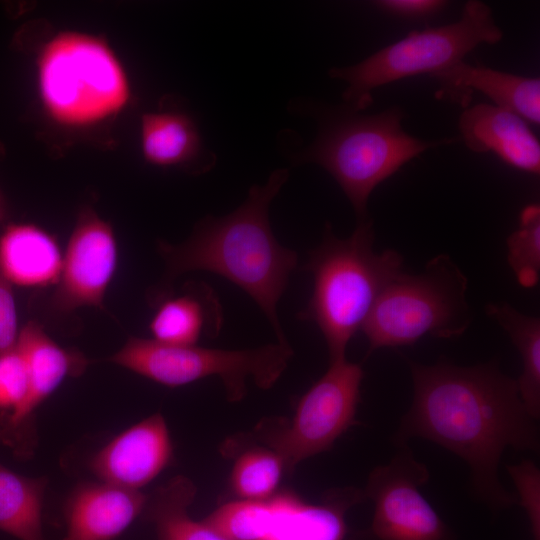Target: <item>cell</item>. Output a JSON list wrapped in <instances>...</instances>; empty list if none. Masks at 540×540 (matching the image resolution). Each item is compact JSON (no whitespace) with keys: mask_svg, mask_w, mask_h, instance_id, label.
Listing matches in <instances>:
<instances>
[{"mask_svg":"<svg viewBox=\"0 0 540 540\" xmlns=\"http://www.w3.org/2000/svg\"><path fill=\"white\" fill-rule=\"evenodd\" d=\"M62 263L63 253L58 242L37 225L9 224L0 235V272L13 286L55 285Z\"/></svg>","mask_w":540,"mask_h":540,"instance_id":"cell-19","label":"cell"},{"mask_svg":"<svg viewBox=\"0 0 540 540\" xmlns=\"http://www.w3.org/2000/svg\"><path fill=\"white\" fill-rule=\"evenodd\" d=\"M508 263L519 284L533 287L540 276V206L527 205L520 213L519 227L507 239Z\"/></svg>","mask_w":540,"mask_h":540,"instance_id":"cell-26","label":"cell"},{"mask_svg":"<svg viewBox=\"0 0 540 540\" xmlns=\"http://www.w3.org/2000/svg\"><path fill=\"white\" fill-rule=\"evenodd\" d=\"M322 116L316 139L297 162L323 167L349 199L357 221L370 219L368 200L380 183L422 152L454 141L411 136L402 128L405 114L399 107L361 115L345 105Z\"/></svg>","mask_w":540,"mask_h":540,"instance_id":"cell-4","label":"cell"},{"mask_svg":"<svg viewBox=\"0 0 540 540\" xmlns=\"http://www.w3.org/2000/svg\"><path fill=\"white\" fill-rule=\"evenodd\" d=\"M502 37L491 8L482 1L470 0L458 21L413 30L355 65L332 68L329 75L348 84L343 99L347 107L359 112L372 104L374 89L403 78L446 70L463 61L478 45L496 44Z\"/></svg>","mask_w":540,"mask_h":540,"instance_id":"cell-7","label":"cell"},{"mask_svg":"<svg viewBox=\"0 0 540 540\" xmlns=\"http://www.w3.org/2000/svg\"><path fill=\"white\" fill-rule=\"evenodd\" d=\"M364 372L346 358L330 362L327 371L301 396L294 415L259 438L276 452L285 470L329 450L355 422Z\"/></svg>","mask_w":540,"mask_h":540,"instance_id":"cell-9","label":"cell"},{"mask_svg":"<svg viewBox=\"0 0 540 540\" xmlns=\"http://www.w3.org/2000/svg\"><path fill=\"white\" fill-rule=\"evenodd\" d=\"M373 5L380 11L398 18L419 20L431 17L447 5L442 0H379Z\"/></svg>","mask_w":540,"mask_h":540,"instance_id":"cell-30","label":"cell"},{"mask_svg":"<svg viewBox=\"0 0 540 540\" xmlns=\"http://www.w3.org/2000/svg\"><path fill=\"white\" fill-rule=\"evenodd\" d=\"M277 169L263 185H254L233 212L207 216L180 244L159 241L165 272L155 294L158 301L171 292L173 281L192 271L215 273L245 291L270 323L277 342L288 343L278 316V303L295 270L298 255L273 234L269 208L288 179Z\"/></svg>","mask_w":540,"mask_h":540,"instance_id":"cell-2","label":"cell"},{"mask_svg":"<svg viewBox=\"0 0 540 540\" xmlns=\"http://www.w3.org/2000/svg\"><path fill=\"white\" fill-rule=\"evenodd\" d=\"M222 324V307L214 290L203 282H189L181 293L157 301L149 330L158 342L192 346L202 336H216Z\"/></svg>","mask_w":540,"mask_h":540,"instance_id":"cell-18","label":"cell"},{"mask_svg":"<svg viewBox=\"0 0 540 540\" xmlns=\"http://www.w3.org/2000/svg\"><path fill=\"white\" fill-rule=\"evenodd\" d=\"M46 479L30 478L0 463V530L19 540H45L42 506Z\"/></svg>","mask_w":540,"mask_h":540,"instance_id":"cell-23","label":"cell"},{"mask_svg":"<svg viewBox=\"0 0 540 540\" xmlns=\"http://www.w3.org/2000/svg\"><path fill=\"white\" fill-rule=\"evenodd\" d=\"M196 493L195 484L180 475L147 497L143 513L154 523L157 540H226L202 520L190 517L188 508Z\"/></svg>","mask_w":540,"mask_h":540,"instance_id":"cell-21","label":"cell"},{"mask_svg":"<svg viewBox=\"0 0 540 540\" xmlns=\"http://www.w3.org/2000/svg\"><path fill=\"white\" fill-rule=\"evenodd\" d=\"M517 489V503L525 510L533 540H540V472L531 460L508 466Z\"/></svg>","mask_w":540,"mask_h":540,"instance_id":"cell-27","label":"cell"},{"mask_svg":"<svg viewBox=\"0 0 540 540\" xmlns=\"http://www.w3.org/2000/svg\"><path fill=\"white\" fill-rule=\"evenodd\" d=\"M363 497L362 492L348 489L311 504L293 493L276 492L270 498L272 517L262 540H343L345 513Z\"/></svg>","mask_w":540,"mask_h":540,"instance_id":"cell-17","label":"cell"},{"mask_svg":"<svg viewBox=\"0 0 540 540\" xmlns=\"http://www.w3.org/2000/svg\"><path fill=\"white\" fill-rule=\"evenodd\" d=\"M141 149L145 160L172 167L196 161L202 142L196 124L182 113L149 112L141 118Z\"/></svg>","mask_w":540,"mask_h":540,"instance_id":"cell-20","label":"cell"},{"mask_svg":"<svg viewBox=\"0 0 540 540\" xmlns=\"http://www.w3.org/2000/svg\"><path fill=\"white\" fill-rule=\"evenodd\" d=\"M413 401L395 434L396 444L418 437L460 457L469 467L473 494L490 509L517 503L500 482L507 448L539 449L536 419L526 409L514 379L494 363L458 366L447 361H409Z\"/></svg>","mask_w":540,"mask_h":540,"instance_id":"cell-1","label":"cell"},{"mask_svg":"<svg viewBox=\"0 0 540 540\" xmlns=\"http://www.w3.org/2000/svg\"><path fill=\"white\" fill-rule=\"evenodd\" d=\"M19 332L13 285L0 272V354L15 349Z\"/></svg>","mask_w":540,"mask_h":540,"instance_id":"cell-29","label":"cell"},{"mask_svg":"<svg viewBox=\"0 0 540 540\" xmlns=\"http://www.w3.org/2000/svg\"><path fill=\"white\" fill-rule=\"evenodd\" d=\"M397 445L392 459L370 473L363 493L374 506L370 539L456 540L420 491L429 479L428 469L407 443Z\"/></svg>","mask_w":540,"mask_h":540,"instance_id":"cell-10","label":"cell"},{"mask_svg":"<svg viewBox=\"0 0 540 540\" xmlns=\"http://www.w3.org/2000/svg\"><path fill=\"white\" fill-rule=\"evenodd\" d=\"M371 219L357 221L347 238L337 237L330 224L309 254L305 269L313 290L298 318L314 323L322 333L330 362L346 358L347 345L361 330L377 299L401 272L403 259L392 249L374 251Z\"/></svg>","mask_w":540,"mask_h":540,"instance_id":"cell-3","label":"cell"},{"mask_svg":"<svg viewBox=\"0 0 540 540\" xmlns=\"http://www.w3.org/2000/svg\"><path fill=\"white\" fill-rule=\"evenodd\" d=\"M440 88L437 98H446L468 108L472 94L479 91L496 106L515 112L527 122L540 123V79L494 70L461 61L431 75Z\"/></svg>","mask_w":540,"mask_h":540,"instance_id":"cell-16","label":"cell"},{"mask_svg":"<svg viewBox=\"0 0 540 540\" xmlns=\"http://www.w3.org/2000/svg\"><path fill=\"white\" fill-rule=\"evenodd\" d=\"M487 315L509 335L520 354L522 373L517 382L520 397L536 420L540 415V319L511 305L488 304Z\"/></svg>","mask_w":540,"mask_h":540,"instance_id":"cell-22","label":"cell"},{"mask_svg":"<svg viewBox=\"0 0 540 540\" xmlns=\"http://www.w3.org/2000/svg\"><path fill=\"white\" fill-rule=\"evenodd\" d=\"M284 463L268 447L249 448L237 455L230 474V487L242 500H265L273 496L281 480Z\"/></svg>","mask_w":540,"mask_h":540,"instance_id":"cell-24","label":"cell"},{"mask_svg":"<svg viewBox=\"0 0 540 540\" xmlns=\"http://www.w3.org/2000/svg\"><path fill=\"white\" fill-rule=\"evenodd\" d=\"M37 85L46 114L70 128L108 120L131 98L127 74L107 42L76 31L61 32L42 47Z\"/></svg>","mask_w":540,"mask_h":540,"instance_id":"cell-5","label":"cell"},{"mask_svg":"<svg viewBox=\"0 0 540 540\" xmlns=\"http://www.w3.org/2000/svg\"><path fill=\"white\" fill-rule=\"evenodd\" d=\"M16 349L27 366L28 390L16 409L0 414V443L22 457L32 449L31 425L36 410L66 378L82 374L88 360L81 352L58 345L36 321L20 329Z\"/></svg>","mask_w":540,"mask_h":540,"instance_id":"cell-12","label":"cell"},{"mask_svg":"<svg viewBox=\"0 0 540 540\" xmlns=\"http://www.w3.org/2000/svg\"><path fill=\"white\" fill-rule=\"evenodd\" d=\"M458 126L471 151H491L510 166L539 175V140L528 122L515 112L480 103L464 110Z\"/></svg>","mask_w":540,"mask_h":540,"instance_id":"cell-15","label":"cell"},{"mask_svg":"<svg viewBox=\"0 0 540 540\" xmlns=\"http://www.w3.org/2000/svg\"><path fill=\"white\" fill-rule=\"evenodd\" d=\"M8 217V205L6 199L0 189V222Z\"/></svg>","mask_w":540,"mask_h":540,"instance_id":"cell-31","label":"cell"},{"mask_svg":"<svg viewBox=\"0 0 540 540\" xmlns=\"http://www.w3.org/2000/svg\"><path fill=\"white\" fill-rule=\"evenodd\" d=\"M173 444L165 418L157 413L112 438L91 459L103 482L140 491L171 462Z\"/></svg>","mask_w":540,"mask_h":540,"instance_id":"cell-13","label":"cell"},{"mask_svg":"<svg viewBox=\"0 0 540 540\" xmlns=\"http://www.w3.org/2000/svg\"><path fill=\"white\" fill-rule=\"evenodd\" d=\"M118 246L112 226L89 206L83 207L70 235L60 276L51 297L58 314L81 307L104 309V297L116 272Z\"/></svg>","mask_w":540,"mask_h":540,"instance_id":"cell-11","label":"cell"},{"mask_svg":"<svg viewBox=\"0 0 540 540\" xmlns=\"http://www.w3.org/2000/svg\"><path fill=\"white\" fill-rule=\"evenodd\" d=\"M28 390L26 363L16 349L0 354V414L9 413L23 401Z\"/></svg>","mask_w":540,"mask_h":540,"instance_id":"cell-28","label":"cell"},{"mask_svg":"<svg viewBox=\"0 0 540 540\" xmlns=\"http://www.w3.org/2000/svg\"><path fill=\"white\" fill-rule=\"evenodd\" d=\"M468 281L446 254L415 275L401 272L383 290L361 330L369 354L383 347L417 342L426 335L454 338L470 326Z\"/></svg>","mask_w":540,"mask_h":540,"instance_id":"cell-6","label":"cell"},{"mask_svg":"<svg viewBox=\"0 0 540 540\" xmlns=\"http://www.w3.org/2000/svg\"><path fill=\"white\" fill-rule=\"evenodd\" d=\"M272 517L271 499L227 502L202 521L226 540H262Z\"/></svg>","mask_w":540,"mask_h":540,"instance_id":"cell-25","label":"cell"},{"mask_svg":"<svg viewBox=\"0 0 540 540\" xmlns=\"http://www.w3.org/2000/svg\"><path fill=\"white\" fill-rule=\"evenodd\" d=\"M292 356L289 343L227 350L169 345L152 338L130 337L111 356V362L168 387L216 376L223 383L227 399L238 402L245 397L249 380L260 389H270Z\"/></svg>","mask_w":540,"mask_h":540,"instance_id":"cell-8","label":"cell"},{"mask_svg":"<svg viewBox=\"0 0 540 540\" xmlns=\"http://www.w3.org/2000/svg\"><path fill=\"white\" fill-rule=\"evenodd\" d=\"M147 497L103 481L78 485L65 503L63 540L115 539L143 514Z\"/></svg>","mask_w":540,"mask_h":540,"instance_id":"cell-14","label":"cell"}]
</instances>
